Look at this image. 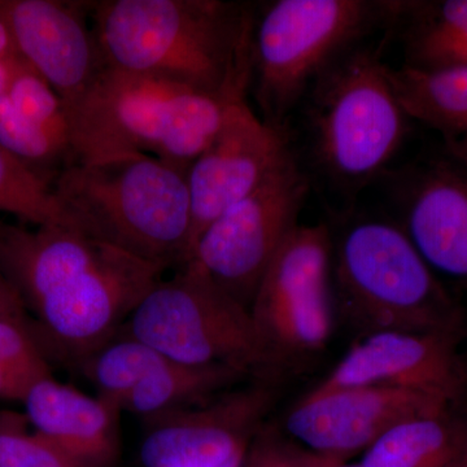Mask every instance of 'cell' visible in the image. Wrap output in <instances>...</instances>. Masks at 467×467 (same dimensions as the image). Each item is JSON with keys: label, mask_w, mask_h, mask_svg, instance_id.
<instances>
[{"label": "cell", "mask_w": 467, "mask_h": 467, "mask_svg": "<svg viewBox=\"0 0 467 467\" xmlns=\"http://www.w3.org/2000/svg\"><path fill=\"white\" fill-rule=\"evenodd\" d=\"M462 467H467V456H466V460H465V462H463V465Z\"/></svg>", "instance_id": "35"}, {"label": "cell", "mask_w": 467, "mask_h": 467, "mask_svg": "<svg viewBox=\"0 0 467 467\" xmlns=\"http://www.w3.org/2000/svg\"><path fill=\"white\" fill-rule=\"evenodd\" d=\"M126 337L149 344L171 361L267 367L251 310L230 296L195 261L177 267L140 301L124 325Z\"/></svg>", "instance_id": "7"}, {"label": "cell", "mask_w": 467, "mask_h": 467, "mask_svg": "<svg viewBox=\"0 0 467 467\" xmlns=\"http://www.w3.org/2000/svg\"><path fill=\"white\" fill-rule=\"evenodd\" d=\"M0 467H88L30 426L26 414L0 413Z\"/></svg>", "instance_id": "27"}, {"label": "cell", "mask_w": 467, "mask_h": 467, "mask_svg": "<svg viewBox=\"0 0 467 467\" xmlns=\"http://www.w3.org/2000/svg\"><path fill=\"white\" fill-rule=\"evenodd\" d=\"M107 67L202 92L251 79L250 5L223 0L91 2Z\"/></svg>", "instance_id": "1"}, {"label": "cell", "mask_w": 467, "mask_h": 467, "mask_svg": "<svg viewBox=\"0 0 467 467\" xmlns=\"http://www.w3.org/2000/svg\"><path fill=\"white\" fill-rule=\"evenodd\" d=\"M303 103L310 159L331 189L353 198L389 171L410 117L380 50L361 45L350 51L316 82Z\"/></svg>", "instance_id": "4"}, {"label": "cell", "mask_w": 467, "mask_h": 467, "mask_svg": "<svg viewBox=\"0 0 467 467\" xmlns=\"http://www.w3.org/2000/svg\"><path fill=\"white\" fill-rule=\"evenodd\" d=\"M333 238L331 275L346 312L365 335H441L461 340L465 313L400 226L352 221Z\"/></svg>", "instance_id": "5"}, {"label": "cell", "mask_w": 467, "mask_h": 467, "mask_svg": "<svg viewBox=\"0 0 467 467\" xmlns=\"http://www.w3.org/2000/svg\"><path fill=\"white\" fill-rule=\"evenodd\" d=\"M391 0H276L254 15L250 90L261 119L285 131L288 117L340 58L389 29ZM287 133V131H285Z\"/></svg>", "instance_id": "6"}, {"label": "cell", "mask_w": 467, "mask_h": 467, "mask_svg": "<svg viewBox=\"0 0 467 467\" xmlns=\"http://www.w3.org/2000/svg\"><path fill=\"white\" fill-rule=\"evenodd\" d=\"M250 310L267 365L312 355L333 331L331 276H278L260 288Z\"/></svg>", "instance_id": "16"}, {"label": "cell", "mask_w": 467, "mask_h": 467, "mask_svg": "<svg viewBox=\"0 0 467 467\" xmlns=\"http://www.w3.org/2000/svg\"><path fill=\"white\" fill-rule=\"evenodd\" d=\"M106 247V243L66 225L27 230L0 223V273L24 306L33 309L94 265Z\"/></svg>", "instance_id": "18"}, {"label": "cell", "mask_w": 467, "mask_h": 467, "mask_svg": "<svg viewBox=\"0 0 467 467\" xmlns=\"http://www.w3.org/2000/svg\"><path fill=\"white\" fill-rule=\"evenodd\" d=\"M0 212L36 227L67 225L50 183L0 147Z\"/></svg>", "instance_id": "25"}, {"label": "cell", "mask_w": 467, "mask_h": 467, "mask_svg": "<svg viewBox=\"0 0 467 467\" xmlns=\"http://www.w3.org/2000/svg\"><path fill=\"white\" fill-rule=\"evenodd\" d=\"M5 97L21 115L72 150V131L63 101L26 60L15 70Z\"/></svg>", "instance_id": "26"}, {"label": "cell", "mask_w": 467, "mask_h": 467, "mask_svg": "<svg viewBox=\"0 0 467 467\" xmlns=\"http://www.w3.org/2000/svg\"><path fill=\"white\" fill-rule=\"evenodd\" d=\"M389 34L400 41L409 69L467 67V0H391Z\"/></svg>", "instance_id": "19"}, {"label": "cell", "mask_w": 467, "mask_h": 467, "mask_svg": "<svg viewBox=\"0 0 467 467\" xmlns=\"http://www.w3.org/2000/svg\"><path fill=\"white\" fill-rule=\"evenodd\" d=\"M454 409L459 408L413 389L355 387L301 399L285 418V430L313 453L342 461L368 450L402 420Z\"/></svg>", "instance_id": "13"}, {"label": "cell", "mask_w": 467, "mask_h": 467, "mask_svg": "<svg viewBox=\"0 0 467 467\" xmlns=\"http://www.w3.org/2000/svg\"><path fill=\"white\" fill-rule=\"evenodd\" d=\"M0 317L24 321V303L2 273H0Z\"/></svg>", "instance_id": "31"}, {"label": "cell", "mask_w": 467, "mask_h": 467, "mask_svg": "<svg viewBox=\"0 0 467 467\" xmlns=\"http://www.w3.org/2000/svg\"><path fill=\"white\" fill-rule=\"evenodd\" d=\"M245 453H247V451L234 457L233 460H230L229 462L221 467H243V465H244Z\"/></svg>", "instance_id": "33"}, {"label": "cell", "mask_w": 467, "mask_h": 467, "mask_svg": "<svg viewBox=\"0 0 467 467\" xmlns=\"http://www.w3.org/2000/svg\"><path fill=\"white\" fill-rule=\"evenodd\" d=\"M393 182L402 232L434 272L467 284V165L444 153Z\"/></svg>", "instance_id": "15"}, {"label": "cell", "mask_w": 467, "mask_h": 467, "mask_svg": "<svg viewBox=\"0 0 467 467\" xmlns=\"http://www.w3.org/2000/svg\"><path fill=\"white\" fill-rule=\"evenodd\" d=\"M189 168L119 153L67 165L52 192L67 226L169 269L189 254Z\"/></svg>", "instance_id": "2"}, {"label": "cell", "mask_w": 467, "mask_h": 467, "mask_svg": "<svg viewBox=\"0 0 467 467\" xmlns=\"http://www.w3.org/2000/svg\"><path fill=\"white\" fill-rule=\"evenodd\" d=\"M335 462L342 461L304 453L269 430L257 432L244 459L245 467H328Z\"/></svg>", "instance_id": "29"}, {"label": "cell", "mask_w": 467, "mask_h": 467, "mask_svg": "<svg viewBox=\"0 0 467 467\" xmlns=\"http://www.w3.org/2000/svg\"><path fill=\"white\" fill-rule=\"evenodd\" d=\"M23 57L7 58L0 57V98L7 94L9 84Z\"/></svg>", "instance_id": "32"}, {"label": "cell", "mask_w": 467, "mask_h": 467, "mask_svg": "<svg viewBox=\"0 0 467 467\" xmlns=\"http://www.w3.org/2000/svg\"><path fill=\"white\" fill-rule=\"evenodd\" d=\"M168 361L149 344L125 335L95 350L81 362V368L98 398L122 411L129 396Z\"/></svg>", "instance_id": "23"}, {"label": "cell", "mask_w": 467, "mask_h": 467, "mask_svg": "<svg viewBox=\"0 0 467 467\" xmlns=\"http://www.w3.org/2000/svg\"><path fill=\"white\" fill-rule=\"evenodd\" d=\"M310 187L309 174L290 150L254 192L202 232L189 261H195L223 291L251 309L267 266L299 225Z\"/></svg>", "instance_id": "8"}, {"label": "cell", "mask_w": 467, "mask_h": 467, "mask_svg": "<svg viewBox=\"0 0 467 467\" xmlns=\"http://www.w3.org/2000/svg\"><path fill=\"white\" fill-rule=\"evenodd\" d=\"M250 86L243 79L212 94L106 67L67 109L73 162L143 153L190 167Z\"/></svg>", "instance_id": "3"}, {"label": "cell", "mask_w": 467, "mask_h": 467, "mask_svg": "<svg viewBox=\"0 0 467 467\" xmlns=\"http://www.w3.org/2000/svg\"><path fill=\"white\" fill-rule=\"evenodd\" d=\"M167 270L107 244L94 265L51 292L33 310L58 352L81 364L112 340Z\"/></svg>", "instance_id": "9"}, {"label": "cell", "mask_w": 467, "mask_h": 467, "mask_svg": "<svg viewBox=\"0 0 467 467\" xmlns=\"http://www.w3.org/2000/svg\"><path fill=\"white\" fill-rule=\"evenodd\" d=\"M0 364L30 382L51 377L47 359L26 321L0 317Z\"/></svg>", "instance_id": "28"}, {"label": "cell", "mask_w": 467, "mask_h": 467, "mask_svg": "<svg viewBox=\"0 0 467 467\" xmlns=\"http://www.w3.org/2000/svg\"><path fill=\"white\" fill-rule=\"evenodd\" d=\"M391 77L410 119L436 131L444 153L467 165V67L436 72L391 67Z\"/></svg>", "instance_id": "20"}, {"label": "cell", "mask_w": 467, "mask_h": 467, "mask_svg": "<svg viewBox=\"0 0 467 467\" xmlns=\"http://www.w3.org/2000/svg\"><path fill=\"white\" fill-rule=\"evenodd\" d=\"M23 405L30 426L79 462L112 465L119 447V409L52 376L36 380Z\"/></svg>", "instance_id": "17"}, {"label": "cell", "mask_w": 467, "mask_h": 467, "mask_svg": "<svg viewBox=\"0 0 467 467\" xmlns=\"http://www.w3.org/2000/svg\"><path fill=\"white\" fill-rule=\"evenodd\" d=\"M457 409L402 420L365 451L364 467H462L467 422Z\"/></svg>", "instance_id": "21"}, {"label": "cell", "mask_w": 467, "mask_h": 467, "mask_svg": "<svg viewBox=\"0 0 467 467\" xmlns=\"http://www.w3.org/2000/svg\"><path fill=\"white\" fill-rule=\"evenodd\" d=\"M290 150L287 133L266 124L248 106L247 98L230 107L216 137L187 173L192 199L187 261L202 232L254 192Z\"/></svg>", "instance_id": "10"}, {"label": "cell", "mask_w": 467, "mask_h": 467, "mask_svg": "<svg viewBox=\"0 0 467 467\" xmlns=\"http://www.w3.org/2000/svg\"><path fill=\"white\" fill-rule=\"evenodd\" d=\"M245 376L247 371L232 365H187L169 359L129 396L122 411L143 420L171 413L211 400Z\"/></svg>", "instance_id": "22"}, {"label": "cell", "mask_w": 467, "mask_h": 467, "mask_svg": "<svg viewBox=\"0 0 467 467\" xmlns=\"http://www.w3.org/2000/svg\"><path fill=\"white\" fill-rule=\"evenodd\" d=\"M328 467H364L362 465H343V463L340 462H335L333 465H330Z\"/></svg>", "instance_id": "34"}, {"label": "cell", "mask_w": 467, "mask_h": 467, "mask_svg": "<svg viewBox=\"0 0 467 467\" xmlns=\"http://www.w3.org/2000/svg\"><path fill=\"white\" fill-rule=\"evenodd\" d=\"M275 401L273 389L252 386L147 418L144 467H221L250 447Z\"/></svg>", "instance_id": "11"}, {"label": "cell", "mask_w": 467, "mask_h": 467, "mask_svg": "<svg viewBox=\"0 0 467 467\" xmlns=\"http://www.w3.org/2000/svg\"><path fill=\"white\" fill-rule=\"evenodd\" d=\"M90 8L91 2H0L21 57L54 88L66 110L107 67L88 23Z\"/></svg>", "instance_id": "14"}, {"label": "cell", "mask_w": 467, "mask_h": 467, "mask_svg": "<svg viewBox=\"0 0 467 467\" xmlns=\"http://www.w3.org/2000/svg\"><path fill=\"white\" fill-rule=\"evenodd\" d=\"M34 382L0 364V400L23 402Z\"/></svg>", "instance_id": "30"}, {"label": "cell", "mask_w": 467, "mask_h": 467, "mask_svg": "<svg viewBox=\"0 0 467 467\" xmlns=\"http://www.w3.org/2000/svg\"><path fill=\"white\" fill-rule=\"evenodd\" d=\"M460 340L441 335L383 331L365 335L330 376L306 396L384 386L436 396L459 408L467 396V364Z\"/></svg>", "instance_id": "12"}, {"label": "cell", "mask_w": 467, "mask_h": 467, "mask_svg": "<svg viewBox=\"0 0 467 467\" xmlns=\"http://www.w3.org/2000/svg\"><path fill=\"white\" fill-rule=\"evenodd\" d=\"M0 147L51 186L73 162L72 150L21 115L5 95L0 98Z\"/></svg>", "instance_id": "24"}]
</instances>
